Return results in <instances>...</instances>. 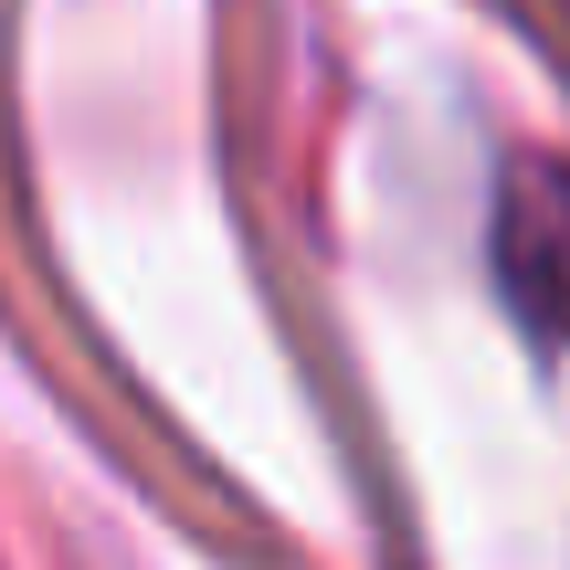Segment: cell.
Listing matches in <instances>:
<instances>
[{
  "label": "cell",
  "mask_w": 570,
  "mask_h": 570,
  "mask_svg": "<svg viewBox=\"0 0 570 570\" xmlns=\"http://www.w3.org/2000/svg\"><path fill=\"white\" fill-rule=\"evenodd\" d=\"M508 275L529 296V317H550L570 338V159L518 169V190H508Z\"/></svg>",
  "instance_id": "obj_1"
}]
</instances>
